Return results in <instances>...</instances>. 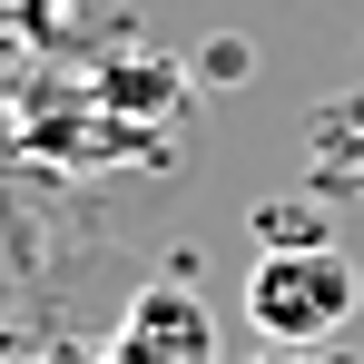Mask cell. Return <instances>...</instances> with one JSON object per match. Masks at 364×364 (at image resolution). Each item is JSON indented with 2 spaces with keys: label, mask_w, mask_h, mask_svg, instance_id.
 Instances as JSON below:
<instances>
[{
  "label": "cell",
  "mask_w": 364,
  "mask_h": 364,
  "mask_svg": "<svg viewBox=\"0 0 364 364\" xmlns=\"http://www.w3.org/2000/svg\"><path fill=\"white\" fill-rule=\"evenodd\" d=\"M355 305H364V266L335 237L325 246H256V266H246V325L286 355H325L355 325Z\"/></svg>",
  "instance_id": "cell-1"
},
{
  "label": "cell",
  "mask_w": 364,
  "mask_h": 364,
  "mask_svg": "<svg viewBox=\"0 0 364 364\" xmlns=\"http://www.w3.org/2000/svg\"><path fill=\"white\" fill-rule=\"evenodd\" d=\"M109 364H227V345H217V315L187 276H148L109 335Z\"/></svg>",
  "instance_id": "cell-2"
},
{
  "label": "cell",
  "mask_w": 364,
  "mask_h": 364,
  "mask_svg": "<svg viewBox=\"0 0 364 364\" xmlns=\"http://www.w3.org/2000/svg\"><path fill=\"white\" fill-rule=\"evenodd\" d=\"M305 187L315 197H364V89L315 109V128H305Z\"/></svg>",
  "instance_id": "cell-3"
},
{
  "label": "cell",
  "mask_w": 364,
  "mask_h": 364,
  "mask_svg": "<svg viewBox=\"0 0 364 364\" xmlns=\"http://www.w3.org/2000/svg\"><path fill=\"white\" fill-rule=\"evenodd\" d=\"M256 246H325V207H305V197L266 207V217H256Z\"/></svg>",
  "instance_id": "cell-4"
}]
</instances>
